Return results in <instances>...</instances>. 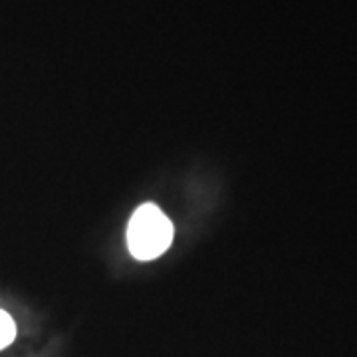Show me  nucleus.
Here are the masks:
<instances>
[{"mask_svg":"<svg viewBox=\"0 0 357 357\" xmlns=\"http://www.w3.org/2000/svg\"><path fill=\"white\" fill-rule=\"evenodd\" d=\"M173 243V222L153 203L141 204L128 227L129 252L137 260H153Z\"/></svg>","mask_w":357,"mask_h":357,"instance_id":"obj_1","label":"nucleus"},{"mask_svg":"<svg viewBox=\"0 0 357 357\" xmlns=\"http://www.w3.org/2000/svg\"><path fill=\"white\" fill-rule=\"evenodd\" d=\"M14 337H16V324L10 318V314L0 310V349L13 344Z\"/></svg>","mask_w":357,"mask_h":357,"instance_id":"obj_2","label":"nucleus"}]
</instances>
